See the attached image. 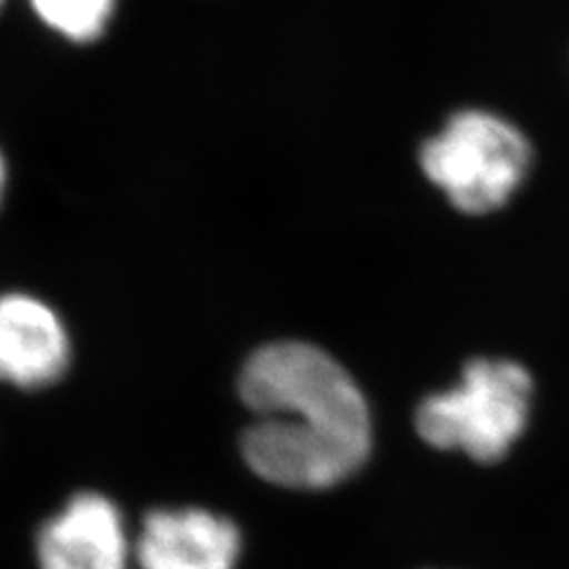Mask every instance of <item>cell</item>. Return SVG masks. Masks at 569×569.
<instances>
[{"mask_svg":"<svg viewBox=\"0 0 569 569\" xmlns=\"http://www.w3.org/2000/svg\"><path fill=\"white\" fill-rule=\"evenodd\" d=\"M36 553L41 569H129L131 546L119 508L83 491L43 525Z\"/></svg>","mask_w":569,"mask_h":569,"instance_id":"5b68a950","label":"cell"},{"mask_svg":"<svg viewBox=\"0 0 569 569\" xmlns=\"http://www.w3.org/2000/svg\"><path fill=\"white\" fill-rule=\"evenodd\" d=\"M529 162L527 138L510 121L482 110L453 114L420 150L425 176L466 213L501 209L522 186Z\"/></svg>","mask_w":569,"mask_h":569,"instance_id":"3957f363","label":"cell"},{"mask_svg":"<svg viewBox=\"0 0 569 569\" xmlns=\"http://www.w3.org/2000/svg\"><path fill=\"white\" fill-rule=\"evenodd\" d=\"M3 181H6V169H3V159H0V194H3Z\"/></svg>","mask_w":569,"mask_h":569,"instance_id":"ba28073f","label":"cell"},{"mask_svg":"<svg viewBox=\"0 0 569 569\" xmlns=\"http://www.w3.org/2000/svg\"><path fill=\"white\" fill-rule=\"evenodd\" d=\"M69 337L60 316L29 295L0 297V382L41 389L69 366Z\"/></svg>","mask_w":569,"mask_h":569,"instance_id":"8992f818","label":"cell"},{"mask_svg":"<svg viewBox=\"0 0 569 569\" xmlns=\"http://www.w3.org/2000/svg\"><path fill=\"white\" fill-rule=\"evenodd\" d=\"M0 6H3V0H0Z\"/></svg>","mask_w":569,"mask_h":569,"instance_id":"9c48e42d","label":"cell"},{"mask_svg":"<svg viewBox=\"0 0 569 569\" xmlns=\"http://www.w3.org/2000/svg\"><path fill=\"white\" fill-rule=\"evenodd\" d=\"M36 14L71 41H93L114 10V0H31Z\"/></svg>","mask_w":569,"mask_h":569,"instance_id":"52a82bcc","label":"cell"},{"mask_svg":"<svg viewBox=\"0 0 569 569\" xmlns=\"http://www.w3.org/2000/svg\"><path fill=\"white\" fill-rule=\"evenodd\" d=\"M240 397L257 416L242 437V456L266 482L330 489L370 456L368 403L323 349L307 342L261 347L240 372Z\"/></svg>","mask_w":569,"mask_h":569,"instance_id":"6da1fadb","label":"cell"},{"mask_svg":"<svg viewBox=\"0 0 569 569\" xmlns=\"http://www.w3.org/2000/svg\"><path fill=\"white\" fill-rule=\"evenodd\" d=\"M531 391V376L520 363L475 359L453 389L427 397L418 406L416 430L435 449L496 462L522 437Z\"/></svg>","mask_w":569,"mask_h":569,"instance_id":"7a4b0ae2","label":"cell"},{"mask_svg":"<svg viewBox=\"0 0 569 569\" xmlns=\"http://www.w3.org/2000/svg\"><path fill=\"white\" fill-rule=\"evenodd\" d=\"M240 529L202 508H162L142 520L136 558L140 569H236Z\"/></svg>","mask_w":569,"mask_h":569,"instance_id":"277c9868","label":"cell"}]
</instances>
